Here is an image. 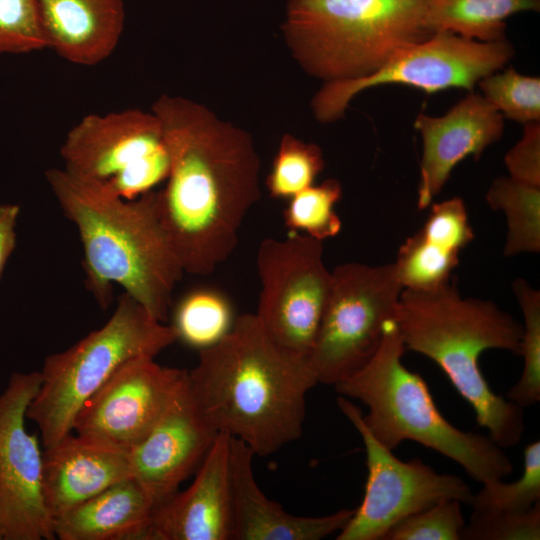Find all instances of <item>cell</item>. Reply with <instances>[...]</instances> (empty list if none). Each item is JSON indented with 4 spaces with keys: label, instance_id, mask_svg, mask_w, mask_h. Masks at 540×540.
I'll use <instances>...</instances> for the list:
<instances>
[{
    "label": "cell",
    "instance_id": "cb8c5ba5",
    "mask_svg": "<svg viewBox=\"0 0 540 540\" xmlns=\"http://www.w3.org/2000/svg\"><path fill=\"white\" fill-rule=\"evenodd\" d=\"M172 317L177 340L198 351L220 341L236 319L230 300L211 288L187 292L174 306Z\"/></svg>",
    "mask_w": 540,
    "mask_h": 540
},
{
    "label": "cell",
    "instance_id": "5bb4252c",
    "mask_svg": "<svg viewBox=\"0 0 540 540\" xmlns=\"http://www.w3.org/2000/svg\"><path fill=\"white\" fill-rule=\"evenodd\" d=\"M186 375L154 357L133 358L84 402L72 432L129 452L153 429Z\"/></svg>",
    "mask_w": 540,
    "mask_h": 540
},
{
    "label": "cell",
    "instance_id": "ac0fdd59",
    "mask_svg": "<svg viewBox=\"0 0 540 540\" xmlns=\"http://www.w3.org/2000/svg\"><path fill=\"white\" fill-rule=\"evenodd\" d=\"M132 476L129 452L69 433L42 453V494L54 520Z\"/></svg>",
    "mask_w": 540,
    "mask_h": 540
},
{
    "label": "cell",
    "instance_id": "4dcf8cb0",
    "mask_svg": "<svg viewBox=\"0 0 540 540\" xmlns=\"http://www.w3.org/2000/svg\"><path fill=\"white\" fill-rule=\"evenodd\" d=\"M49 48L36 0H0V55Z\"/></svg>",
    "mask_w": 540,
    "mask_h": 540
},
{
    "label": "cell",
    "instance_id": "e575fe53",
    "mask_svg": "<svg viewBox=\"0 0 540 540\" xmlns=\"http://www.w3.org/2000/svg\"><path fill=\"white\" fill-rule=\"evenodd\" d=\"M509 177L540 187V124H524L522 138L504 158Z\"/></svg>",
    "mask_w": 540,
    "mask_h": 540
},
{
    "label": "cell",
    "instance_id": "4fadbf2b",
    "mask_svg": "<svg viewBox=\"0 0 540 540\" xmlns=\"http://www.w3.org/2000/svg\"><path fill=\"white\" fill-rule=\"evenodd\" d=\"M40 371L14 372L0 394V531L3 540L55 539L42 494V451L25 428Z\"/></svg>",
    "mask_w": 540,
    "mask_h": 540
},
{
    "label": "cell",
    "instance_id": "30bf717a",
    "mask_svg": "<svg viewBox=\"0 0 540 540\" xmlns=\"http://www.w3.org/2000/svg\"><path fill=\"white\" fill-rule=\"evenodd\" d=\"M513 56V45L507 40L481 42L449 31L437 32L400 50L367 77L325 83L312 99V110L322 123L336 121L355 95L386 84L412 86L427 93L448 88L473 92L479 80L503 68Z\"/></svg>",
    "mask_w": 540,
    "mask_h": 540
},
{
    "label": "cell",
    "instance_id": "44dd1931",
    "mask_svg": "<svg viewBox=\"0 0 540 540\" xmlns=\"http://www.w3.org/2000/svg\"><path fill=\"white\" fill-rule=\"evenodd\" d=\"M155 505L129 477L56 518L54 535L60 540H147Z\"/></svg>",
    "mask_w": 540,
    "mask_h": 540
},
{
    "label": "cell",
    "instance_id": "f1b7e54d",
    "mask_svg": "<svg viewBox=\"0 0 540 540\" xmlns=\"http://www.w3.org/2000/svg\"><path fill=\"white\" fill-rule=\"evenodd\" d=\"M523 473L513 482L502 479L482 484L473 495L472 510L490 513L523 512L540 502V442L528 444L523 453Z\"/></svg>",
    "mask_w": 540,
    "mask_h": 540
},
{
    "label": "cell",
    "instance_id": "9c48e42d",
    "mask_svg": "<svg viewBox=\"0 0 540 540\" xmlns=\"http://www.w3.org/2000/svg\"><path fill=\"white\" fill-rule=\"evenodd\" d=\"M64 169L124 199H134L166 181L170 154L162 124L137 108L88 114L60 147Z\"/></svg>",
    "mask_w": 540,
    "mask_h": 540
},
{
    "label": "cell",
    "instance_id": "1f68e13d",
    "mask_svg": "<svg viewBox=\"0 0 540 540\" xmlns=\"http://www.w3.org/2000/svg\"><path fill=\"white\" fill-rule=\"evenodd\" d=\"M458 500L438 502L395 524L383 540H461L465 520Z\"/></svg>",
    "mask_w": 540,
    "mask_h": 540
},
{
    "label": "cell",
    "instance_id": "7a4b0ae2",
    "mask_svg": "<svg viewBox=\"0 0 540 540\" xmlns=\"http://www.w3.org/2000/svg\"><path fill=\"white\" fill-rule=\"evenodd\" d=\"M187 370L191 394L217 432L266 457L300 438L306 396L318 384L308 359L278 346L255 314L236 317Z\"/></svg>",
    "mask_w": 540,
    "mask_h": 540
},
{
    "label": "cell",
    "instance_id": "3957f363",
    "mask_svg": "<svg viewBox=\"0 0 540 540\" xmlns=\"http://www.w3.org/2000/svg\"><path fill=\"white\" fill-rule=\"evenodd\" d=\"M45 177L64 215L77 228L85 285L99 306H110L116 284L164 323L185 271L161 221L158 191L128 200L64 168H51Z\"/></svg>",
    "mask_w": 540,
    "mask_h": 540
},
{
    "label": "cell",
    "instance_id": "d6a6232c",
    "mask_svg": "<svg viewBox=\"0 0 540 540\" xmlns=\"http://www.w3.org/2000/svg\"><path fill=\"white\" fill-rule=\"evenodd\" d=\"M462 540H539L540 502L523 512L490 513L472 510Z\"/></svg>",
    "mask_w": 540,
    "mask_h": 540
},
{
    "label": "cell",
    "instance_id": "8fae6325",
    "mask_svg": "<svg viewBox=\"0 0 540 540\" xmlns=\"http://www.w3.org/2000/svg\"><path fill=\"white\" fill-rule=\"evenodd\" d=\"M256 261L258 321L278 346L308 359L332 282L323 242L295 232L285 239L267 238Z\"/></svg>",
    "mask_w": 540,
    "mask_h": 540
},
{
    "label": "cell",
    "instance_id": "2e32d148",
    "mask_svg": "<svg viewBox=\"0 0 540 540\" xmlns=\"http://www.w3.org/2000/svg\"><path fill=\"white\" fill-rule=\"evenodd\" d=\"M230 439L220 432L191 485L155 505L147 540H233Z\"/></svg>",
    "mask_w": 540,
    "mask_h": 540
},
{
    "label": "cell",
    "instance_id": "484cf974",
    "mask_svg": "<svg viewBox=\"0 0 540 540\" xmlns=\"http://www.w3.org/2000/svg\"><path fill=\"white\" fill-rule=\"evenodd\" d=\"M512 289L524 320L519 354L524 364L507 399L524 409L540 401V292L523 278L515 279Z\"/></svg>",
    "mask_w": 540,
    "mask_h": 540
},
{
    "label": "cell",
    "instance_id": "f546056e",
    "mask_svg": "<svg viewBox=\"0 0 540 540\" xmlns=\"http://www.w3.org/2000/svg\"><path fill=\"white\" fill-rule=\"evenodd\" d=\"M482 96L508 119L526 124L540 120V79L513 67L493 72L477 83Z\"/></svg>",
    "mask_w": 540,
    "mask_h": 540
},
{
    "label": "cell",
    "instance_id": "ba28073f",
    "mask_svg": "<svg viewBox=\"0 0 540 540\" xmlns=\"http://www.w3.org/2000/svg\"><path fill=\"white\" fill-rule=\"evenodd\" d=\"M401 286L393 263L338 265L308 356L318 383L335 385L362 368L394 317Z\"/></svg>",
    "mask_w": 540,
    "mask_h": 540
},
{
    "label": "cell",
    "instance_id": "277c9868",
    "mask_svg": "<svg viewBox=\"0 0 540 540\" xmlns=\"http://www.w3.org/2000/svg\"><path fill=\"white\" fill-rule=\"evenodd\" d=\"M393 320L405 349L444 371L496 444L510 448L521 442L523 409L496 394L479 366L489 349L520 354L521 323L492 301L462 297L452 281L433 290L403 289Z\"/></svg>",
    "mask_w": 540,
    "mask_h": 540
},
{
    "label": "cell",
    "instance_id": "4316f807",
    "mask_svg": "<svg viewBox=\"0 0 540 540\" xmlns=\"http://www.w3.org/2000/svg\"><path fill=\"white\" fill-rule=\"evenodd\" d=\"M342 197L336 179L311 185L292 196L284 210V222L291 232L304 234L323 242L341 231L342 222L335 205Z\"/></svg>",
    "mask_w": 540,
    "mask_h": 540
},
{
    "label": "cell",
    "instance_id": "52a82bcc",
    "mask_svg": "<svg viewBox=\"0 0 540 540\" xmlns=\"http://www.w3.org/2000/svg\"><path fill=\"white\" fill-rule=\"evenodd\" d=\"M176 341L171 325L123 292L101 328L44 360L41 384L26 410V419L39 428L43 447L72 432L84 402L124 363L139 356L155 358Z\"/></svg>",
    "mask_w": 540,
    "mask_h": 540
},
{
    "label": "cell",
    "instance_id": "6da1fadb",
    "mask_svg": "<svg viewBox=\"0 0 540 540\" xmlns=\"http://www.w3.org/2000/svg\"><path fill=\"white\" fill-rule=\"evenodd\" d=\"M151 111L170 154L166 185L158 191L161 221L184 271L210 274L234 251L260 198L259 156L246 131L192 100L163 94Z\"/></svg>",
    "mask_w": 540,
    "mask_h": 540
},
{
    "label": "cell",
    "instance_id": "83f0119b",
    "mask_svg": "<svg viewBox=\"0 0 540 540\" xmlns=\"http://www.w3.org/2000/svg\"><path fill=\"white\" fill-rule=\"evenodd\" d=\"M324 166L323 153L318 145L285 134L266 178L270 196L275 199H290L313 185Z\"/></svg>",
    "mask_w": 540,
    "mask_h": 540
},
{
    "label": "cell",
    "instance_id": "7c38bea8",
    "mask_svg": "<svg viewBox=\"0 0 540 540\" xmlns=\"http://www.w3.org/2000/svg\"><path fill=\"white\" fill-rule=\"evenodd\" d=\"M337 404L362 437L367 466L363 500L337 540H383L399 521L438 502L470 505L474 493L461 477L438 473L418 458L398 459L369 432L353 402L340 396Z\"/></svg>",
    "mask_w": 540,
    "mask_h": 540
},
{
    "label": "cell",
    "instance_id": "e0dca14e",
    "mask_svg": "<svg viewBox=\"0 0 540 540\" xmlns=\"http://www.w3.org/2000/svg\"><path fill=\"white\" fill-rule=\"evenodd\" d=\"M414 126L423 144L417 207L425 209L460 161L478 158L502 137L504 117L482 95L470 92L442 116L420 113Z\"/></svg>",
    "mask_w": 540,
    "mask_h": 540
},
{
    "label": "cell",
    "instance_id": "8d00e7d4",
    "mask_svg": "<svg viewBox=\"0 0 540 540\" xmlns=\"http://www.w3.org/2000/svg\"><path fill=\"white\" fill-rule=\"evenodd\" d=\"M0 540H3V536H2L1 531H0Z\"/></svg>",
    "mask_w": 540,
    "mask_h": 540
},
{
    "label": "cell",
    "instance_id": "d6986e66",
    "mask_svg": "<svg viewBox=\"0 0 540 540\" xmlns=\"http://www.w3.org/2000/svg\"><path fill=\"white\" fill-rule=\"evenodd\" d=\"M253 451L231 437L229 471L233 506V540H321L339 533L354 509L319 516H296L270 500L258 486Z\"/></svg>",
    "mask_w": 540,
    "mask_h": 540
},
{
    "label": "cell",
    "instance_id": "7402d4cb",
    "mask_svg": "<svg viewBox=\"0 0 540 540\" xmlns=\"http://www.w3.org/2000/svg\"><path fill=\"white\" fill-rule=\"evenodd\" d=\"M425 22L434 34L449 31L481 42L506 40L505 20L540 10L539 0H423Z\"/></svg>",
    "mask_w": 540,
    "mask_h": 540
},
{
    "label": "cell",
    "instance_id": "ffe728a7",
    "mask_svg": "<svg viewBox=\"0 0 540 540\" xmlns=\"http://www.w3.org/2000/svg\"><path fill=\"white\" fill-rule=\"evenodd\" d=\"M53 49L66 61L93 66L116 49L125 27L123 0H36Z\"/></svg>",
    "mask_w": 540,
    "mask_h": 540
},
{
    "label": "cell",
    "instance_id": "5b68a950",
    "mask_svg": "<svg viewBox=\"0 0 540 540\" xmlns=\"http://www.w3.org/2000/svg\"><path fill=\"white\" fill-rule=\"evenodd\" d=\"M405 350L391 319L371 359L335 384L336 392L368 407L362 420L389 450L406 440L418 442L452 459L481 484L510 475V458L489 435L460 430L445 419L425 380L402 363Z\"/></svg>",
    "mask_w": 540,
    "mask_h": 540
},
{
    "label": "cell",
    "instance_id": "8992f818",
    "mask_svg": "<svg viewBox=\"0 0 540 540\" xmlns=\"http://www.w3.org/2000/svg\"><path fill=\"white\" fill-rule=\"evenodd\" d=\"M282 30L300 66L326 83L367 77L432 35L423 0H288Z\"/></svg>",
    "mask_w": 540,
    "mask_h": 540
},
{
    "label": "cell",
    "instance_id": "836d02e7",
    "mask_svg": "<svg viewBox=\"0 0 540 540\" xmlns=\"http://www.w3.org/2000/svg\"><path fill=\"white\" fill-rule=\"evenodd\" d=\"M419 232L431 242L457 253L474 238L466 206L459 197L432 204Z\"/></svg>",
    "mask_w": 540,
    "mask_h": 540
},
{
    "label": "cell",
    "instance_id": "9a60e30c",
    "mask_svg": "<svg viewBox=\"0 0 540 540\" xmlns=\"http://www.w3.org/2000/svg\"><path fill=\"white\" fill-rule=\"evenodd\" d=\"M218 434L198 408L186 375L153 429L129 451L132 476L158 504L199 467Z\"/></svg>",
    "mask_w": 540,
    "mask_h": 540
},
{
    "label": "cell",
    "instance_id": "d590c367",
    "mask_svg": "<svg viewBox=\"0 0 540 540\" xmlns=\"http://www.w3.org/2000/svg\"><path fill=\"white\" fill-rule=\"evenodd\" d=\"M20 207L15 204L0 205V279L8 258L16 244V224Z\"/></svg>",
    "mask_w": 540,
    "mask_h": 540
},
{
    "label": "cell",
    "instance_id": "603a6c76",
    "mask_svg": "<svg viewBox=\"0 0 540 540\" xmlns=\"http://www.w3.org/2000/svg\"><path fill=\"white\" fill-rule=\"evenodd\" d=\"M486 201L506 217L504 256L540 251V187L500 177L489 187Z\"/></svg>",
    "mask_w": 540,
    "mask_h": 540
},
{
    "label": "cell",
    "instance_id": "d4e9b609",
    "mask_svg": "<svg viewBox=\"0 0 540 540\" xmlns=\"http://www.w3.org/2000/svg\"><path fill=\"white\" fill-rule=\"evenodd\" d=\"M459 253L426 239L419 231L400 246L393 262L403 289L433 290L451 281Z\"/></svg>",
    "mask_w": 540,
    "mask_h": 540
}]
</instances>
